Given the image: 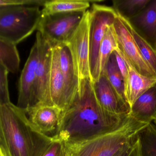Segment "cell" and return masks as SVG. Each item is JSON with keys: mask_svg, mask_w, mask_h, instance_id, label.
<instances>
[{"mask_svg": "<svg viewBox=\"0 0 156 156\" xmlns=\"http://www.w3.org/2000/svg\"><path fill=\"white\" fill-rule=\"evenodd\" d=\"M118 49L113 25L108 27L100 44L98 56L100 75L105 72L107 63L112 53Z\"/></svg>", "mask_w": 156, "mask_h": 156, "instance_id": "obj_20", "label": "cell"}, {"mask_svg": "<svg viewBox=\"0 0 156 156\" xmlns=\"http://www.w3.org/2000/svg\"><path fill=\"white\" fill-rule=\"evenodd\" d=\"M129 116L112 114L104 109L97 99L92 80L86 79L79 84L78 92L62 112L52 137L63 143L90 139L115 130Z\"/></svg>", "mask_w": 156, "mask_h": 156, "instance_id": "obj_1", "label": "cell"}, {"mask_svg": "<svg viewBox=\"0 0 156 156\" xmlns=\"http://www.w3.org/2000/svg\"><path fill=\"white\" fill-rule=\"evenodd\" d=\"M52 137L39 131L12 102L0 105V150L8 156H43Z\"/></svg>", "mask_w": 156, "mask_h": 156, "instance_id": "obj_2", "label": "cell"}, {"mask_svg": "<svg viewBox=\"0 0 156 156\" xmlns=\"http://www.w3.org/2000/svg\"><path fill=\"white\" fill-rule=\"evenodd\" d=\"M127 21L134 30L156 51V0H150L139 13Z\"/></svg>", "mask_w": 156, "mask_h": 156, "instance_id": "obj_14", "label": "cell"}, {"mask_svg": "<svg viewBox=\"0 0 156 156\" xmlns=\"http://www.w3.org/2000/svg\"><path fill=\"white\" fill-rule=\"evenodd\" d=\"M50 92L52 105L58 107L62 112L65 111L71 102L60 67V49L58 45L52 46Z\"/></svg>", "mask_w": 156, "mask_h": 156, "instance_id": "obj_13", "label": "cell"}, {"mask_svg": "<svg viewBox=\"0 0 156 156\" xmlns=\"http://www.w3.org/2000/svg\"><path fill=\"white\" fill-rule=\"evenodd\" d=\"M46 0H0V7L44 6Z\"/></svg>", "mask_w": 156, "mask_h": 156, "instance_id": "obj_26", "label": "cell"}, {"mask_svg": "<svg viewBox=\"0 0 156 156\" xmlns=\"http://www.w3.org/2000/svg\"><path fill=\"white\" fill-rule=\"evenodd\" d=\"M117 156H140L137 138Z\"/></svg>", "mask_w": 156, "mask_h": 156, "instance_id": "obj_28", "label": "cell"}, {"mask_svg": "<svg viewBox=\"0 0 156 156\" xmlns=\"http://www.w3.org/2000/svg\"><path fill=\"white\" fill-rule=\"evenodd\" d=\"M129 116L145 124L156 119V83L139 97L130 107Z\"/></svg>", "mask_w": 156, "mask_h": 156, "instance_id": "obj_15", "label": "cell"}, {"mask_svg": "<svg viewBox=\"0 0 156 156\" xmlns=\"http://www.w3.org/2000/svg\"><path fill=\"white\" fill-rule=\"evenodd\" d=\"M53 138V137H52ZM53 139L43 156H64V144L59 140Z\"/></svg>", "mask_w": 156, "mask_h": 156, "instance_id": "obj_27", "label": "cell"}, {"mask_svg": "<svg viewBox=\"0 0 156 156\" xmlns=\"http://www.w3.org/2000/svg\"><path fill=\"white\" fill-rule=\"evenodd\" d=\"M35 41L38 43L39 53L34 88V105L37 104L53 105L50 92L52 46L38 31Z\"/></svg>", "mask_w": 156, "mask_h": 156, "instance_id": "obj_7", "label": "cell"}, {"mask_svg": "<svg viewBox=\"0 0 156 156\" xmlns=\"http://www.w3.org/2000/svg\"><path fill=\"white\" fill-rule=\"evenodd\" d=\"M114 52L115 55L116 60L118 66L123 76V78L125 80V83H126L128 76V68L126 61L121 55L118 49L115 50Z\"/></svg>", "mask_w": 156, "mask_h": 156, "instance_id": "obj_29", "label": "cell"}, {"mask_svg": "<svg viewBox=\"0 0 156 156\" xmlns=\"http://www.w3.org/2000/svg\"><path fill=\"white\" fill-rule=\"evenodd\" d=\"M114 51L108 61L104 73H105L108 81L119 94L127 102L125 95V80L118 66Z\"/></svg>", "mask_w": 156, "mask_h": 156, "instance_id": "obj_22", "label": "cell"}, {"mask_svg": "<svg viewBox=\"0 0 156 156\" xmlns=\"http://www.w3.org/2000/svg\"><path fill=\"white\" fill-rule=\"evenodd\" d=\"M95 94L98 103L106 111L119 115H129L130 107L119 94L105 73L93 82Z\"/></svg>", "mask_w": 156, "mask_h": 156, "instance_id": "obj_11", "label": "cell"}, {"mask_svg": "<svg viewBox=\"0 0 156 156\" xmlns=\"http://www.w3.org/2000/svg\"><path fill=\"white\" fill-rule=\"evenodd\" d=\"M152 123H153V124H154V125H155V126H156V120H154V121H153V122H152Z\"/></svg>", "mask_w": 156, "mask_h": 156, "instance_id": "obj_30", "label": "cell"}, {"mask_svg": "<svg viewBox=\"0 0 156 156\" xmlns=\"http://www.w3.org/2000/svg\"><path fill=\"white\" fill-rule=\"evenodd\" d=\"M125 59L128 68L127 77L125 83V95L127 102L131 107L139 97L156 83V78H149L141 75Z\"/></svg>", "mask_w": 156, "mask_h": 156, "instance_id": "obj_17", "label": "cell"}, {"mask_svg": "<svg viewBox=\"0 0 156 156\" xmlns=\"http://www.w3.org/2000/svg\"><path fill=\"white\" fill-rule=\"evenodd\" d=\"M25 110L29 120L39 131L47 135L55 134L62 118V109L56 106L37 104Z\"/></svg>", "mask_w": 156, "mask_h": 156, "instance_id": "obj_12", "label": "cell"}, {"mask_svg": "<svg viewBox=\"0 0 156 156\" xmlns=\"http://www.w3.org/2000/svg\"><path fill=\"white\" fill-rule=\"evenodd\" d=\"M148 124L129 116L121 126L96 137L64 144V156H117Z\"/></svg>", "mask_w": 156, "mask_h": 156, "instance_id": "obj_3", "label": "cell"}, {"mask_svg": "<svg viewBox=\"0 0 156 156\" xmlns=\"http://www.w3.org/2000/svg\"><path fill=\"white\" fill-rule=\"evenodd\" d=\"M86 12L42 14L37 31L52 46L66 44L75 32Z\"/></svg>", "mask_w": 156, "mask_h": 156, "instance_id": "obj_6", "label": "cell"}, {"mask_svg": "<svg viewBox=\"0 0 156 156\" xmlns=\"http://www.w3.org/2000/svg\"><path fill=\"white\" fill-rule=\"evenodd\" d=\"M89 11L90 70L91 80L93 83L100 76L98 56L100 44L107 29L113 25L118 14L113 8L96 3H92Z\"/></svg>", "mask_w": 156, "mask_h": 156, "instance_id": "obj_5", "label": "cell"}, {"mask_svg": "<svg viewBox=\"0 0 156 156\" xmlns=\"http://www.w3.org/2000/svg\"><path fill=\"white\" fill-rule=\"evenodd\" d=\"M20 55L16 44L0 39V64L9 73H17L20 69Z\"/></svg>", "mask_w": 156, "mask_h": 156, "instance_id": "obj_19", "label": "cell"}, {"mask_svg": "<svg viewBox=\"0 0 156 156\" xmlns=\"http://www.w3.org/2000/svg\"><path fill=\"white\" fill-rule=\"evenodd\" d=\"M58 45L60 49V67L71 104L79 90V77L70 48L66 44Z\"/></svg>", "mask_w": 156, "mask_h": 156, "instance_id": "obj_16", "label": "cell"}, {"mask_svg": "<svg viewBox=\"0 0 156 156\" xmlns=\"http://www.w3.org/2000/svg\"><path fill=\"white\" fill-rule=\"evenodd\" d=\"M8 70L0 64V105L10 103L9 83H8Z\"/></svg>", "mask_w": 156, "mask_h": 156, "instance_id": "obj_25", "label": "cell"}, {"mask_svg": "<svg viewBox=\"0 0 156 156\" xmlns=\"http://www.w3.org/2000/svg\"><path fill=\"white\" fill-rule=\"evenodd\" d=\"M42 14L37 6L0 7V39L17 45L37 30Z\"/></svg>", "mask_w": 156, "mask_h": 156, "instance_id": "obj_4", "label": "cell"}, {"mask_svg": "<svg viewBox=\"0 0 156 156\" xmlns=\"http://www.w3.org/2000/svg\"><path fill=\"white\" fill-rule=\"evenodd\" d=\"M150 0H114L113 9L119 17L129 20L139 13Z\"/></svg>", "mask_w": 156, "mask_h": 156, "instance_id": "obj_23", "label": "cell"}, {"mask_svg": "<svg viewBox=\"0 0 156 156\" xmlns=\"http://www.w3.org/2000/svg\"><path fill=\"white\" fill-rule=\"evenodd\" d=\"M120 18L131 33L143 59L156 74V51L134 30L127 20Z\"/></svg>", "mask_w": 156, "mask_h": 156, "instance_id": "obj_24", "label": "cell"}, {"mask_svg": "<svg viewBox=\"0 0 156 156\" xmlns=\"http://www.w3.org/2000/svg\"><path fill=\"white\" fill-rule=\"evenodd\" d=\"M113 27L121 54L139 73L149 78H156V74L143 59L131 33L118 15Z\"/></svg>", "mask_w": 156, "mask_h": 156, "instance_id": "obj_9", "label": "cell"}, {"mask_svg": "<svg viewBox=\"0 0 156 156\" xmlns=\"http://www.w3.org/2000/svg\"><path fill=\"white\" fill-rule=\"evenodd\" d=\"M39 53L38 43L35 41L22 72L19 81L17 105L24 110L34 105V88Z\"/></svg>", "mask_w": 156, "mask_h": 156, "instance_id": "obj_10", "label": "cell"}, {"mask_svg": "<svg viewBox=\"0 0 156 156\" xmlns=\"http://www.w3.org/2000/svg\"><path fill=\"white\" fill-rule=\"evenodd\" d=\"M90 11L87 10L75 32L66 44L70 48L79 77V84L91 79L89 44Z\"/></svg>", "mask_w": 156, "mask_h": 156, "instance_id": "obj_8", "label": "cell"}, {"mask_svg": "<svg viewBox=\"0 0 156 156\" xmlns=\"http://www.w3.org/2000/svg\"><path fill=\"white\" fill-rule=\"evenodd\" d=\"M100 1L86 0H48L42 10L43 14L87 11L90 3Z\"/></svg>", "mask_w": 156, "mask_h": 156, "instance_id": "obj_18", "label": "cell"}, {"mask_svg": "<svg viewBox=\"0 0 156 156\" xmlns=\"http://www.w3.org/2000/svg\"><path fill=\"white\" fill-rule=\"evenodd\" d=\"M140 156H156V126L150 123L138 134Z\"/></svg>", "mask_w": 156, "mask_h": 156, "instance_id": "obj_21", "label": "cell"}]
</instances>
